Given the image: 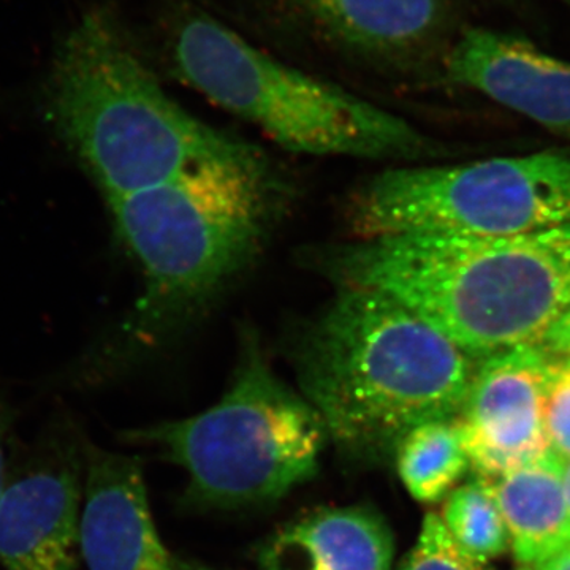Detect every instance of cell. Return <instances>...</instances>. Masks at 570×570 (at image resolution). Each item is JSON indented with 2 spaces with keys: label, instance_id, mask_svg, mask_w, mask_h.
<instances>
[{
  "label": "cell",
  "instance_id": "cell-13",
  "mask_svg": "<svg viewBox=\"0 0 570 570\" xmlns=\"http://www.w3.org/2000/svg\"><path fill=\"white\" fill-rule=\"evenodd\" d=\"M332 39L379 61H403L452 31L450 0H298Z\"/></svg>",
  "mask_w": 570,
  "mask_h": 570
},
{
  "label": "cell",
  "instance_id": "cell-18",
  "mask_svg": "<svg viewBox=\"0 0 570 570\" xmlns=\"http://www.w3.org/2000/svg\"><path fill=\"white\" fill-rule=\"evenodd\" d=\"M543 428L550 452L562 463H570V358H553L546 395Z\"/></svg>",
  "mask_w": 570,
  "mask_h": 570
},
{
  "label": "cell",
  "instance_id": "cell-11",
  "mask_svg": "<svg viewBox=\"0 0 570 570\" xmlns=\"http://www.w3.org/2000/svg\"><path fill=\"white\" fill-rule=\"evenodd\" d=\"M140 460L85 444L81 560L88 570H174Z\"/></svg>",
  "mask_w": 570,
  "mask_h": 570
},
{
  "label": "cell",
  "instance_id": "cell-6",
  "mask_svg": "<svg viewBox=\"0 0 570 570\" xmlns=\"http://www.w3.org/2000/svg\"><path fill=\"white\" fill-rule=\"evenodd\" d=\"M176 77L291 153L419 163L441 146L395 112L258 50L208 14L171 37Z\"/></svg>",
  "mask_w": 570,
  "mask_h": 570
},
{
  "label": "cell",
  "instance_id": "cell-21",
  "mask_svg": "<svg viewBox=\"0 0 570 570\" xmlns=\"http://www.w3.org/2000/svg\"><path fill=\"white\" fill-rule=\"evenodd\" d=\"M534 570H570V546L564 550L558 551L557 554L549 560L540 562L539 566L532 568Z\"/></svg>",
  "mask_w": 570,
  "mask_h": 570
},
{
  "label": "cell",
  "instance_id": "cell-9",
  "mask_svg": "<svg viewBox=\"0 0 570 570\" xmlns=\"http://www.w3.org/2000/svg\"><path fill=\"white\" fill-rule=\"evenodd\" d=\"M553 358L538 344L487 356L475 367L453 420L479 475L498 479L550 453L543 395Z\"/></svg>",
  "mask_w": 570,
  "mask_h": 570
},
{
  "label": "cell",
  "instance_id": "cell-19",
  "mask_svg": "<svg viewBox=\"0 0 570 570\" xmlns=\"http://www.w3.org/2000/svg\"><path fill=\"white\" fill-rule=\"evenodd\" d=\"M542 346L553 356L570 358V309L554 322Z\"/></svg>",
  "mask_w": 570,
  "mask_h": 570
},
{
  "label": "cell",
  "instance_id": "cell-12",
  "mask_svg": "<svg viewBox=\"0 0 570 570\" xmlns=\"http://www.w3.org/2000/svg\"><path fill=\"white\" fill-rule=\"evenodd\" d=\"M392 528L373 505L316 509L288 521L257 549L262 570H393Z\"/></svg>",
  "mask_w": 570,
  "mask_h": 570
},
{
  "label": "cell",
  "instance_id": "cell-7",
  "mask_svg": "<svg viewBox=\"0 0 570 570\" xmlns=\"http://www.w3.org/2000/svg\"><path fill=\"white\" fill-rule=\"evenodd\" d=\"M348 239L396 235L502 238L570 223V149L461 165H400L344 205Z\"/></svg>",
  "mask_w": 570,
  "mask_h": 570
},
{
  "label": "cell",
  "instance_id": "cell-15",
  "mask_svg": "<svg viewBox=\"0 0 570 570\" xmlns=\"http://www.w3.org/2000/svg\"><path fill=\"white\" fill-rule=\"evenodd\" d=\"M393 460L409 494L423 504L449 497L471 466L455 420L428 422L409 431Z\"/></svg>",
  "mask_w": 570,
  "mask_h": 570
},
{
  "label": "cell",
  "instance_id": "cell-3",
  "mask_svg": "<svg viewBox=\"0 0 570 570\" xmlns=\"http://www.w3.org/2000/svg\"><path fill=\"white\" fill-rule=\"evenodd\" d=\"M283 195L275 168L264 163L209 165L110 202L142 287L97 374L140 363L204 316L264 253Z\"/></svg>",
  "mask_w": 570,
  "mask_h": 570
},
{
  "label": "cell",
  "instance_id": "cell-23",
  "mask_svg": "<svg viewBox=\"0 0 570 570\" xmlns=\"http://www.w3.org/2000/svg\"><path fill=\"white\" fill-rule=\"evenodd\" d=\"M564 480H566V490H568V497H569V501H570V463L566 464Z\"/></svg>",
  "mask_w": 570,
  "mask_h": 570
},
{
  "label": "cell",
  "instance_id": "cell-22",
  "mask_svg": "<svg viewBox=\"0 0 570 570\" xmlns=\"http://www.w3.org/2000/svg\"><path fill=\"white\" fill-rule=\"evenodd\" d=\"M174 570H220L214 569L212 566H206L204 562L187 560L183 557H174Z\"/></svg>",
  "mask_w": 570,
  "mask_h": 570
},
{
  "label": "cell",
  "instance_id": "cell-1",
  "mask_svg": "<svg viewBox=\"0 0 570 570\" xmlns=\"http://www.w3.org/2000/svg\"><path fill=\"white\" fill-rule=\"evenodd\" d=\"M285 358L330 448L355 469L395 459L401 439L423 423L456 419L478 367L392 296L348 287L292 333Z\"/></svg>",
  "mask_w": 570,
  "mask_h": 570
},
{
  "label": "cell",
  "instance_id": "cell-8",
  "mask_svg": "<svg viewBox=\"0 0 570 570\" xmlns=\"http://www.w3.org/2000/svg\"><path fill=\"white\" fill-rule=\"evenodd\" d=\"M85 444L48 431L9 472L0 498V564L6 570H75L81 560Z\"/></svg>",
  "mask_w": 570,
  "mask_h": 570
},
{
  "label": "cell",
  "instance_id": "cell-4",
  "mask_svg": "<svg viewBox=\"0 0 570 570\" xmlns=\"http://www.w3.org/2000/svg\"><path fill=\"white\" fill-rule=\"evenodd\" d=\"M47 115L108 204L209 165L268 163L165 91L121 22L104 9L66 33L45 91Z\"/></svg>",
  "mask_w": 570,
  "mask_h": 570
},
{
  "label": "cell",
  "instance_id": "cell-5",
  "mask_svg": "<svg viewBox=\"0 0 570 570\" xmlns=\"http://www.w3.org/2000/svg\"><path fill=\"white\" fill-rule=\"evenodd\" d=\"M122 439L181 468L184 502L198 510L281 501L316 478L330 445L321 414L279 377L255 330H243L230 382L212 407Z\"/></svg>",
  "mask_w": 570,
  "mask_h": 570
},
{
  "label": "cell",
  "instance_id": "cell-24",
  "mask_svg": "<svg viewBox=\"0 0 570 570\" xmlns=\"http://www.w3.org/2000/svg\"><path fill=\"white\" fill-rule=\"evenodd\" d=\"M520 570H534L532 568H521Z\"/></svg>",
  "mask_w": 570,
  "mask_h": 570
},
{
  "label": "cell",
  "instance_id": "cell-17",
  "mask_svg": "<svg viewBox=\"0 0 570 570\" xmlns=\"http://www.w3.org/2000/svg\"><path fill=\"white\" fill-rule=\"evenodd\" d=\"M400 570H493L452 539L436 512L426 513L415 546Z\"/></svg>",
  "mask_w": 570,
  "mask_h": 570
},
{
  "label": "cell",
  "instance_id": "cell-16",
  "mask_svg": "<svg viewBox=\"0 0 570 570\" xmlns=\"http://www.w3.org/2000/svg\"><path fill=\"white\" fill-rule=\"evenodd\" d=\"M439 515L452 539L475 560L490 562L510 547L491 479L479 475L453 489Z\"/></svg>",
  "mask_w": 570,
  "mask_h": 570
},
{
  "label": "cell",
  "instance_id": "cell-20",
  "mask_svg": "<svg viewBox=\"0 0 570 570\" xmlns=\"http://www.w3.org/2000/svg\"><path fill=\"white\" fill-rule=\"evenodd\" d=\"M11 415L9 407L0 401V498L6 490L9 479V460H7V444H9Z\"/></svg>",
  "mask_w": 570,
  "mask_h": 570
},
{
  "label": "cell",
  "instance_id": "cell-10",
  "mask_svg": "<svg viewBox=\"0 0 570 570\" xmlns=\"http://www.w3.org/2000/svg\"><path fill=\"white\" fill-rule=\"evenodd\" d=\"M444 71L453 85L570 140V61L517 33L468 28L445 55Z\"/></svg>",
  "mask_w": 570,
  "mask_h": 570
},
{
  "label": "cell",
  "instance_id": "cell-25",
  "mask_svg": "<svg viewBox=\"0 0 570 570\" xmlns=\"http://www.w3.org/2000/svg\"><path fill=\"white\" fill-rule=\"evenodd\" d=\"M566 2H569V3H570V0H566Z\"/></svg>",
  "mask_w": 570,
  "mask_h": 570
},
{
  "label": "cell",
  "instance_id": "cell-2",
  "mask_svg": "<svg viewBox=\"0 0 570 570\" xmlns=\"http://www.w3.org/2000/svg\"><path fill=\"white\" fill-rule=\"evenodd\" d=\"M305 258L333 288L392 296L472 358L538 346L570 309V223L502 238L347 239Z\"/></svg>",
  "mask_w": 570,
  "mask_h": 570
},
{
  "label": "cell",
  "instance_id": "cell-14",
  "mask_svg": "<svg viewBox=\"0 0 570 570\" xmlns=\"http://www.w3.org/2000/svg\"><path fill=\"white\" fill-rule=\"evenodd\" d=\"M566 463L553 453L493 479L510 549L523 568H535L570 546Z\"/></svg>",
  "mask_w": 570,
  "mask_h": 570
}]
</instances>
